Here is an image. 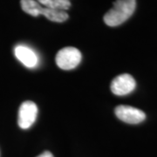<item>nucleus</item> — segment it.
Wrapping results in <instances>:
<instances>
[{
  "mask_svg": "<svg viewBox=\"0 0 157 157\" xmlns=\"http://www.w3.org/2000/svg\"><path fill=\"white\" fill-rule=\"evenodd\" d=\"M136 82L132 75L123 73L113 78L111 82V91L118 96L127 95L135 89Z\"/></svg>",
  "mask_w": 157,
  "mask_h": 157,
  "instance_id": "423d86ee",
  "label": "nucleus"
},
{
  "mask_svg": "<svg viewBox=\"0 0 157 157\" xmlns=\"http://www.w3.org/2000/svg\"><path fill=\"white\" fill-rule=\"evenodd\" d=\"M81 52L75 47H65L58 52L56 64L62 70H72L77 67L81 61Z\"/></svg>",
  "mask_w": 157,
  "mask_h": 157,
  "instance_id": "7ed1b4c3",
  "label": "nucleus"
},
{
  "mask_svg": "<svg viewBox=\"0 0 157 157\" xmlns=\"http://www.w3.org/2000/svg\"><path fill=\"white\" fill-rule=\"evenodd\" d=\"M136 8V0H116L113 6L104 15L105 24L111 26H118L133 15Z\"/></svg>",
  "mask_w": 157,
  "mask_h": 157,
  "instance_id": "f257e3e1",
  "label": "nucleus"
},
{
  "mask_svg": "<svg viewBox=\"0 0 157 157\" xmlns=\"http://www.w3.org/2000/svg\"><path fill=\"white\" fill-rule=\"evenodd\" d=\"M114 113L118 119L128 124L140 123L146 119V114L143 111L127 105H120L116 107Z\"/></svg>",
  "mask_w": 157,
  "mask_h": 157,
  "instance_id": "39448f33",
  "label": "nucleus"
},
{
  "mask_svg": "<svg viewBox=\"0 0 157 157\" xmlns=\"http://www.w3.org/2000/svg\"><path fill=\"white\" fill-rule=\"evenodd\" d=\"M38 115V107L33 101L23 102L18 110L17 123L22 129L31 128L36 121Z\"/></svg>",
  "mask_w": 157,
  "mask_h": 157,
  "instance_id": "20e7f679",
  "label": "nucleus"
},
{
  "mask_svg": "<svg viewBox=\"0 0 157 157\" xmlns=\"http://www.w3.org/2000/svg\"><path fill=\"white\" fill-rule=\"evenodd\" d=\"M37 157H53V155L49 151H45Z\"/></svg>",
  "mask_w": 157,
  "mask_h": 157,
  "instance_id": "1a4fd4ad",
  "label": "nucleus"
},
{
  "mask_svg": "<svg viewBox=\"0 0 157 157\" xmlns=\"http://www.w3.org/2000/svg\"><path fill=\"white\" fill-rule=\"evenodd\" d=\"M14 54L19 61L26 67L33 68L38 65L39 58L35 52L23 45H17L14 49Z\"/></svg>",
  "mask_w": 157,
  "mask_h": 157,
  "instance_id": "0eeeda50",
  "label": "nucleus"
},
{
  "mask_svg": "<svg viewBox=\"0 0 157 157\" xmlns=\"http://www.w3.org/2000/svg\"><path fill=\"white\" fill-rule=\"evenodd\" d=\"M36 1L45 7L62 10V11H67L71 7V3L69 0H36Z\"/></svg>",
  "mask_w": 157,
  "mask_h": 157,
  "instance_id": "6e6552de",
  "label": "nucleus"
},
{
  "mask_svg": "<svg viewBox=\"0 0 157 157\" xmlns=\"http://www.w3.org/2000/svg\"><path fill=\"white\" fill-rule=\"evenodd\" d=\"M20 4L23 11L33 17L43 15L51 21L58 23L65 22L68 19V14L66 11L47 8L41 6L36 0H21Z\"/></svg>",
  "mask_w": 157,
  "mask_h": 157,
  "instance_id": "f03ea898",
  "label": "nucleus"
}]
</instances>
